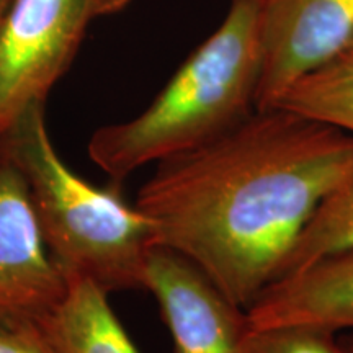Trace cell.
Instances as JSON below:
<instances>
[{"instance_id":"cell-1","label":"cell","mask_w":353,"mask_h":353,"mask_svg":"<svg viewBox=\"0 0 353 353\" xmlns=\"http://www.w3.org/2000/svg\"><path fill=\"white\" fill-rule=\"evenodd\" d=\"M352 170V134L272 107L157 162L134 203L152 221L156 245L183 255L249 309L280 278L317 206Z\"/></svg>"},{"instance_id":"cell-8","label":"cell","mask_w":353,"mask_h":353,"mask_svg":"<svg viewBox=\"0 0 353 353\" xmlns=\"http://www.w3.org/2000/svg\"><path fill=\"white\" fill-rule=\"evenodd\" d=\"M249 325L312 324L353 330V250L273 283L247 309Z\"/></svg>"},{"instance_id":"cell-3","label":"cell","mask_w":353,"mask_h":353,"mask_svg":"<svg viewBox=\"0 0 353 353\" xmlns=\"http://www.w3.org/2000/svg\"><path fill=\"white\" fill-rule=\"evenodd\" d=\"M44 105L26 108L0 138V154L28 185L44 244L68 278H87L108 294L144 290L152 221L126 200L121 183L97 187L65 164Z\"/></svg>"},{"instance_id":"cell-9","label":"cell","mask_w":353,"mask_h":353,"mask_svg":"<svg viewBox=\"0 0 353 353\" xmlns=\"http://www.w3.org/2000/svg\"><path fill=\"white\" fill-rule=\"evenodd\" d=\"M110 294L87 278H68L61 303L37 324L54 353H139Z\"/></svg>"},{"instance_id":"cell-7","label":"cell","mask_w":353,"mask_h":353,"mask_svg":"<svg viewBox=\"0 0 353 353\" xmlns=\"http://www.w3.org/2000/svg\"><path fill=\"white\" fill-rule=\"evenodd\" d=\"M144 290L161 309L172 337V353H239L249 327L247 309L232 303L183 255L154 247Z\"/></svg>"},{"instance_id":"cell-14","label":"cell","mask_w":353,"mask_h":353,"mask_svg":"<svg viewBox=\"0 0 353 353\" xmlns=\"http://www.w3.org/2000/svg\"><path fill=\"white\" fill-rule=\"evenodd\" d=\"M130 0H100V15L107 17L121 12Z\"/></svg>"},{"instance_id":"cell-4","label":"cell","mask_w":353,"mask_h":353,"mask_svg":"<svg viewBox=\"0 0 353 353\" xmlns=\"http://www.w3.org/2000/svg\"><path fill=\"white\" fill-rule=\"evenodd\" d=\"M100 0H10L0 17V138L34 103H46L76 59Z\"/></svg>"},{"instance_id":"cell-15","label":"cell","mask_w":353,"mask_h":353,"mask_svg":"<svg viewBox=\"0 0 353 353\" xmlns=\"http://www.w3.org/2000/svg\"><path fill=\"white\" fill-rule=\"evenodd\" d=\"M341 339L343 347H345L347 353H353V330H347V332H341Z\"/></svg>"},{"instance_id":"cell-11","label":"cell","mask_w":353,"mask_h":353,"mask_svg":"<svg viewBox=\"0 0 353 353\" xmlns=\"http://www.w3.org/2000/svg\"><path fill=\"white\" fill-rule=\"evenodd\" d=\"M353 250V170L330 190L286 259L278 280ZM276 280V281H278Z\"/></svg>"},{"instance_id":"cell-6","label":"cell","mask_w":353,"mask_h":353,"mask_svg":"<svg viewBox=\"0 0 353 353\" xmlns=\"http://www.w3.org/2000/svg\"><path fill=\"white\" fill-rule=\"evenodd\" d=\"M262 72L257 110L353 41V0H259Z\"/></svg>"},{"instance_id":"cell-5","label":"cell","mask_w":353,"mask_h":353,"mask_svg":"<svg viewBox=\"0 0 353 353\" xmlns=\"http://www.w3.org/2000/svg\"><path fill=\"white\" fill-rule=\"evenodd\" d=\"M68 291L44 244L28 185L0 154V327L39 324Z\"/></svg>"},{"instance_id":"cell-10","label":"cell","mask_w":353,"mask_h":353,"mask_svg":"<svg viewBox=\"0 0 353 353\" xmlns=\"http://www.w3.org/2000/svg\"><path fill=\"white\" fill-rule=\"evenodd\" d=\"M280 107L353 136V41L281 94Z\"/></svg>"},{"instance_id":"cell-16","label":"cell","mask_w":353,"mask_h":353,"mask_svg":"<svg viewBox=\"0 0 353 353\" xmlns=\"http://www.w3.org/2000/svg\"><path fill=\"white\" fill-rule=\"evenodd\" d=\"M8 2H10V0H0V17H2V13L6 10Z\"/></svg>"},{"instance_id":"cell-12","label":"cell","mask_w":353,"mask_h":353,"mask_svg":"<svg viewBox=\"0 0 353 353\" xmlns=\"http://www.w3.org/2000/svg\"><path fill=\"white\" fill-rule=\"evenodd\" d=\"M239 353H347L341 334L312 324L249 325Z\"/></svg>"},{"instance_id":"cell-13","label":"cell","mask_w":353,"mask_h":353,"mask_svg":"<svg viewBox=\"0 0 353 353\" xmlns=\"http://www.w3.org/2000/svg\"><path fill=\"white\" fill-rule=\"evenodd\" d=\"M0 353H54L37 324L0 327Z\"/></svg>"},{"instance_id":"cell-2","label":"cell","mask_w":353,"mask_h":353,"mask_svg":"<svg viewBox=\"0 0 353 353\" xmlns=\"http://www.w3.org/2000/svg\"><path fill=\"white\" fill-rule=\"evenodd\" d=\"M260 72L259 0H231L218 28L143 112L94 131L88 157L123 183L141 167L211 143L257 110Z\"/></svg>"}]
</instances>
